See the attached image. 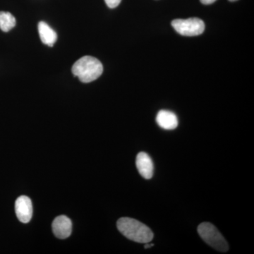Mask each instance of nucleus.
<instances>
[{
	"instance_id": "obj_1",
	"label": "nucleus",
	"mask_w": 254,
	"mask_h": 254,
	"mask_svg": "<svg viewBox=\"0 0 254 254\" xmlns=\"http://www.w3.org/2000/svg\"><path fill=\"white\" fill-rule=\"evenodd\" d=\"M117 226L124 236L133 242L148 243L153 240V233L149 227L135 219H119Z\"/></svg>"
},
{
	"instance_id": "obj_2",
	"label": "nucleus",
	"mask_w": 254,
	"mask_h": 254,
	"mask_svg": "<svg viewBox=\"0 0 254 254\" xmlns=\"http://www.w3.org/2000/svg\"><path fill=\"white\" fill-rule=\"evenodd\" d=\"M73 74L83 83H90L96 80L103 72V66L97 58L85 56L73 65Z\"/></svg>"
},
{
	"instance_id": "obj_3",
	"label": "nucleus",
	"mask_w": 254,
	"mask_h": 254,
	"mask_svg": "<svg viewBox=\"0 0 254 254\" xmlns=\"http://www.w3.org/2000/svg\"><path fill=\"white\" fill-rule=\"evenodd\" d=\"M198 233L205 243L215 250L226 252L229 250L228 244L213 224L203 222L198 227Z\"/></svg>"
},
{
	"instance_id": "obj_4",
	"label": "nucleus",
	"mask_w": 254,
	"mask_h": 254,
	"mask_svg": "<svg viewBox=\"0 0 254 254\" xmlns=\"http://www.w3.org/2000/svg\"><path fill=\"white\" fill-rule=\"evenodd\" d=\"M172 26L184 36H199L205 30L204 22L198 18L175 19L172 21Z\"/></svg>"
},
{
	"instance_id": "obj_5",
	"label": "nucleus",
	"mask_w": 254,
	"mask_h": 254,
	"mask_svg": "<svg viewBox=\"0 0 254 254\" xmlns=\"http://www.w3.org/2000/svg\"><path fill=\"white\" fill-rule=\"evenodd\" d=\"M15 211L20 222L28 223L33 216V205L31 200L26 195L18 197L15 203Z\"/></svg>"
},
{
	"instance_id": "obj_6",
	"label": "nucleus",
	"mask_w": 254,
	"mask_h": 254,
	"mask_svg": "<svg viewBox=\"0 0 254 254\" xmlns=\"http://www.w3.org/2000/svg\"><path fill=\"white\" fill-rule=\"evenodd\" d=\"M52 227L55 236L61 240L67 238L71 235L72 231V222L65 215L57 217L53 221Z\"/></svg>"
},
{
	"instance_id": "obj_7",
	"label": "nucleus",
	"mask_w": 254,
	"mask_h": 254,
	"mask_svg": "<svg viewBox=\"0 0 254 254\" xmlns=\"http://www.w3.org/2000/svg\"><path fill=\"white\" fill-rule=\"evenodd\" d=\"M136 165L138 173L143 178L150 180L154 173V165L149 155L144 152L137 155Z\"/></svg>"
},
{
	"instance_id": "obj_8",
	"label": "nucleus",
	"mask_w": 254,
	"mask_h": 254,
	"mask_svg": "<svg viewBox=\"0 0 254 254\" xmlns=\"http://www.w3.org/2000/svg\"><path fill=\"white\" fill-rule=\"evenodd\" d=\"M157 124L166 130H173L178 126V119L173 112L168 110H160L156 117Z\"/></svg>"
},
{
	"instance_id": "obj_9",
	"label": "nucleus",
	"mask_w": 254,
	"mask_h": 254,
	"mask_svg": "<svg viewBox=\"0 0 254 254\" xmlns=\"http://www.w3.org/2000/svg\"><path fill=\"white\" fill-rule=\"evenodd\" d=\"M38 32L43 43L50 47L54 46L55 42L58 39V35L54 30L48 26V24L43 21L38 23Z\"/></svg>"
},
{
	"instance_id": "obj_10",
	"label": "nucleus",
	"mask_w": 254,
	"mask_h": 254,
	"mask_svg": "<svg viewBox=\"0 0 254 254\" xmlns=\"http://www.w3.org/2000/svg\"><path fill=\"white\" fill-rule=\"evenodd\" d=\"M16 26V19L11 13L0 11V29L4 32L9 31Z\"/></svg>"
},
{
	"instance_id": "obj_11",
	"label": "nucleus",
	"mask_w": 254,
	"mask_h": 254,
	"mask_svg": "<svg viewBox=\"0 0 254 254\" xmlns=\"http://www.w3.org/2000/svg\"><path fill=\"white\" fill-rule=\"evenodd\" d=\"M121 1L122 0H105L108 7L111 8V9L117 7L120 4Z\"/></svg>"
},
{
	"instance_id": "obj_12",
	"label": "nucleus",
	"mask_w": 254,
	"mask_h": 254,
	"mask_svg": "<svg viewBox=\"0 0 254 254\" xmlns=\"http://www.w3.org/2000/svg\"><path fill=\"white\" fill-rule=\"evenodd\" d=\"M216 0H200V2L203 4H210L215 2Z\"/></svg>"
},
{
	"instance_id": "obj_13",
	"label": "nucleus",
	"mask_w": 254,
	"mask_h": 254,
	"mask_svg": "<svg viewBox=\"0 0 254 254\" xmlns=\"http://www.w3.org/2000/svg\"><path fill=\"white\" fill-rule=\"evenodd\" d=\"M153 247V244H152V245H146L144 247V248L145 249H150V248H151V247Z\"/></svg>"
},
{
	"instance_id": "obj_14",
	"label": "nucleus",
	"mask_w": 254,
	"mask_h": 254,
	"mask_svg": "<svg viewBox=\"0 0 254 254\" xmlns=\"http://www.w3.org/2000/svg\"><path fill=\"white\" fill-rule=\"evenodd\" d=\"M229 1H237V0H229Z\"/></svg>"
}]
</instances>
